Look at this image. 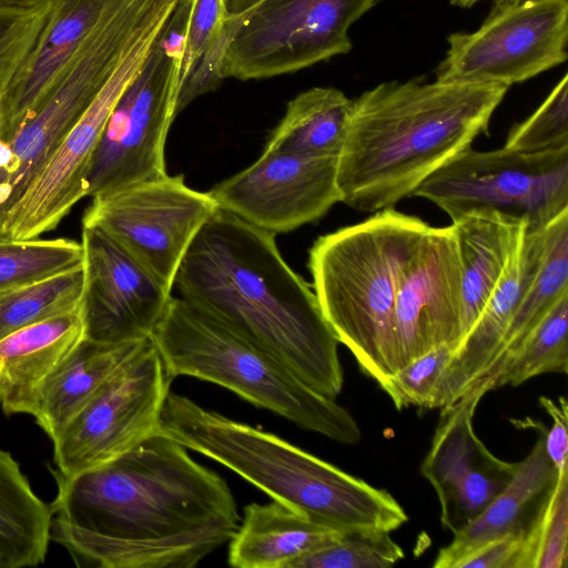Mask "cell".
Masks as SVG:
<instances>
[{"label": "cell", "instance_id": "cell-1", "mask_svg": "<svg viewBox=\"0 0 568 568\" xmlns=\"http://www.w3.org/2000/svg\"><path fill=\"white\" fill-rule=\"evenodd\" d=\"M187 448L155 434L99 467L51 469V540L77 566L193 568L236 532L241 517L225 480Z\"/></svg>", "mask_w": 568, "mask_h": 568}, {"label": "cell", "instance_id": "cell-2", "mask_svg": "<svg viewBox=\"0 0 568 568\" xmlns=\"http://www.w3.org/2000/svg\"><path fill=\"white\" fill-rule=\"evenodd\" d=\"M173 288L315 392L341 394L339 342L314 291L282 257L275 234L219 209L186 251Z\"/></svg>", "mask_w": 568, "mask_h": 568}, {"label": "cell", "instance_id": "cell-3", "mask_svg": "<svg viewBox=\"0 0 568 568\" xmlns=\"http://www.w3.org/2000/svg\"><path fill=\"white\" fill-rule=\"evenodd\" d=\"M508 87L387 81L354 100L337 158L341 202L365 213L393 209L486 133Z\"/></svg>", "mask_w": 568, "mask_h": 568}, {"label": "cell", "instance_id": "cell-4", "mask_svg": "<svg viewBox=\"0 0 568 568\" xmlns=\"http://www.w3.org/2000/svg\"><path fill=\"white\" fill-rule=\"evenodd\" d=\"M156 434L216 460L273 500L334 529L390 532L408 520L386 489L186 396L169 393Z\"/></svg>", "mask_w": 568, "mask_h": 568}, {"label": "cell", "instance_id": "cell-5", "mask_svg": "<svg viewBox=\"0 0 568 568\" xmlns=\"http://www.w3.org/2000/svg\"><path fill=\"white\" fill-rule=\"evenodd\" d=\"M428 224L394 209L320 236L308 270L322 313L364 374L383 388L399 368V276Z\"/></svg>", "mask_w": 568, "mask_h": 568}, {"label": "cell", "instance_id": "cell-6", "mask_svg": "<svg viewBox=\"0 0 568 568\" xmlns=\"http://www.w3.org/2000/svg\"><path fill=\"white\" fill-rule=\"evenodd\" d=\"M169 374L217 384L296 426L341 444L362 432L354 417L294 375L280 361L235 335L180 297L151 335Z\"/></svg>", "mask_w": 568, "mask_h": 568}, {"label": "cell", "instance_id": "cell-7", "mask_svg": "<svg viewBox=\"0 0 568 568\" xmlns=\"http://www.w3.org/2000/svg\"><path fill=\"white\" fill-rule=\"evenodd\" d=\"M379 1L258 0L229 16L219 75L263 80L346 54L351 27Z\"/></svg>", "mask_w": 568, "mask_h": 568}, {"label": "cell", "instance_id": "cell-8", "mask_svg": "<svg viewBox=\"0 0 568 568\" xmlns=\"http://www.w3.org/2000/svg\"><path fill=\"white\" fill-rule=\"evenodd\" d=\"M186 23V13L174 11L112 110L93 156L89 196L168 174L164 148L178 115Z\"/></svg>", "mask_w": 568, "mask_h": 568}, {"label": "cell", "instance_id": "cell-9", "mask_svg": "<svg viewBox=\"0 0 568 568\" xmlns=\"http://www.w3.org/2000/svg\"><path fill=\"white\" fill-rule=\"evenodd\" d=\"M413 196L436 204L452 221L490 210L537 230L568 209V146L534 153L469 146L428 176Z\"/></svg>", "mask_w": 568, "mask_h": 568}, {"label": "cell", "instance_id": "cell-10", "mask_svg": "<svg viewBox=\"0 0 568 568\" xmlns=\"http://www.w3.org/2000/svg\"><path fill=\"white\" fill-rule=\"evenodd\" d=\"M170 16L154 14L128 48L93 101L0 224V241H29L54 231L89 196L93 156L116 102L139 75Z\"/></svg>", "mask_w": 568, "mask_h": 568}, {"label": "cell", "instance_id": "cell-11", "mask_svg": "<svg viewBox=\"0 0 568 568\" xmlns=\"http://www.w3.org/2000/svg\"><path fill=\"white\" fill-rule=\"evenodd\" d=\"M173 377L151 337L111 376L53 443L57 473L110 463L156 434Z\"/></svg>", "mask_w": 568, "mask_h": 568}, {"label": "cell", "instance_id": "cell-12", "mask_svg": "<svg viewBox=\"0 0 568 568\" xmlns=\"http://www.w3.org/2000/svg\"><path fill=\"white\" fill-rule=\"evenodd\" d=\"M91 197L82 226L102 230L171 290L191 243L220 209L209 192L189 187L183 175L165 174Z\"/></svg>", "mask_w": 568, "mask_h": 568}, {"label": "cell", "instance_id": "cell-13", "mask_svg": "<svg viewBox=\"0 0 568 568\" xmlns=\"http://www.w3.org/2000/svg\"><path fill=\"white\" fill-rule=\"evenodd\" d=\"M568 0H525L491 11L473 32L447 38L436 80L511 87L567 60Z\"/></svg>", "mask_w": 568, "mask_h": 568}, {"label": "cell", "instance_id": "cell-14", "mask_svg": "<svg viewBox=\"0 0 568 568\" xmlns=\"http://www.w3.org/2000/svg\"><path fill=\"white\" fill-rule=\"evenodd\" d=\"M337 158H306L265 148L248 168L215 184L220 209L266 232L293 231L341 202Z\"/></svg>", "mask_w": 568, "mask_h": 568}, {"label": "cell", "instance_id": "cell-15", "mask_svg": "<svg viewBox=\"0 0 568 568\" xmlns=\"http://www.w3.org/2000/svg\"><path fill=\"white\" fill-rule=\"evenodd\" d=\"M463 272L453 226H428L399 276L395 322L399 367L462 339Z\"/></svg>", "mask_w": 568, "mask_h": 568}, {"label": "cell", "instance_id": "cell-16", "mask_svg": "<svg viewBox=\"0 0 568 568\" xmlns=\"http://www.w3.org/2000/svg\"><path fill=\"white\" fill-rule=\"evenodd\" d=\"M85 337L121 343L151 337L172 290L97 226H82Z\"/></svg>", "mask_w": 568, "mask_h": 568}, {"label": "cell", "instance_id": "cell-17", "mask_svg": "<svg viewBox=\"0 0 568 568\" xmlns=\"http://www.w3.org/2000/svg\"><path fill=\"white\" fill-rule=\"evenodd\" d=\"M486 393L474 388L440 408L420 473L433 486L440 523L453 534L480 514L511 480L518 462L495 456L477 437L473 420Z\"/></svg>", "mask_w": 568, "mask_h": 568}, {"label": "cell", "instance_id": "cell-18", "mask_svg": "<svg viewBox=\"0 0 568 568\" xmlns=\"http://www.w3.org/2000/svg\"><path fill=\"white\" fill-rule=\"evenodd\" d=\"M550 232L551 222L537 230H526L520 252L479 317L453 351L429 409L458 400L487 368L544 260Z\"/></svg>", "mask_w": 568, "mask_h": 568}, {"label": "cell", "instance_id": "cell-19", "mask_svg": "<svg viewBox=\"0 0 568 568\" xmlns=\"http://www.w3.org/2000/svg\"><path fill=\"white\" fill-rule=\"evenodd\" d=\"M105 1L54 0L32 50L0 94V140L10 139L36 113Z\"/></svg>", "mask_w": 568, "mask_h": 568}, {"label": "cell", "instance_id": "cell-20", "mask_svg": "<svg viewBox=\"0 0 568 568\" xmlns=\"http://www.w3.org/2000/svg\"><path fill=\"white\" fill-rule=\"evenodd\" d=\"M85 338L83 303L0 341V405L32 416L45 384Z\"/></svg>", "mask_w": 568, "mask_h": 568}, {"label": "cell", "instance_id": "cell-21", "mask_svg": "<svg viewBox=\"0 0 568 568\" xmlns=\"http://www.w3.org/2000/svg\"><path fill=\"white\" fill-rule=\"evenodd\" d=\"M452 222L463 272V339L520 252L527 224L490 210Z\"/></svg>", "mask_w": 568, "mask_h": 568}, {"label": "cell", "instance_id": "cell-22", "mask_svg": "<svg viewBox=\"0 0 568 568\" xmlns=\"http://www.w3.org/2000/svg\"><path fill=\"white\" fill-rule=\"evenodd\" d=\"M342 531L276 500L251 503L230 540L227 561L235 568H290L294 560Z\"/></svg>", "mask_w": 568, "mask_h": 568}, {"label": "cell", "instance_id": "cell-23", "mask_svg": "<svg viewBox=\"0 0 568 568\" xmlns=\"http://www.w3.org/2000/svg\"><path fill=\"white\" fill-rule=\"evenodd\" d=\"M149 339L103 343L85 337L42 389L32 414L39 427L53 442Z\"/></svg>", "mask_w": 568, "mask_h": 568}, {"label": "cell", "instance_id": "cell-24", "mask_svg": "<svg viewBox=\"0 0 568 568\" xmlns=\"http://www.w3.org/2000/svg\"><path fill=\"white\" fill-rule=\"evenodd\" d=\"M557 475L558 471L546 453L541 432L530 453L518 462L508 485L480 514L454 532L453 540L438 551L433 567L452 568L459 557L474 548L508 532L524 529L525 516L532 504L539 501Z\"/></svg>", "mask_w": 568, "mask_h": 568}, {"label": "cell", "instance_id": "cell-25", "mask_svg": "<svg viewBox=\"0 0 568 568\" xmlns=\"http://www.w3.org/2000/svg\"><path fill=\"white\" fill-rule=\"evenodd\" d=\"M53 513L32 489L19 463L0 448V568L44 562Z\"/></svg>", "mask_w": 568, "mask_h": 568}, {"label": "cell", "instance_id": "cell-26", "mask_svg": "<svg viewBox=\"0 0 568 568\" xmlns=\"http://www.w3.org/2000/svg\"><path fill=\"white\" fill-rule=\"evenodd\" d=\"M354 100L332 87L307 89L286 105L265 148L306 158H338Z\"/></svg>", "mask_w": 568, "mask_h": 568}, {"label": "cell", "instance_id": "cell-27", "mask_svg": "<svg viewBox=\"0 0 568 568\" xmlns=\"http://www.w3.org/2000/svg\"><path fill=\"white\" fill-rule=\"evenodd\" d=\"M568 292V209L551 221L544 260L525 292L506 334L487 368L474 384L488 393L517 347L550 306Z\"/></svg>", "mask_w": 568, "mask_h": 568}, {"label": "cell", "instance_id": "cell-28", "mask_svg": "<svg viewBox=\"0 0 568 568\" xmlns=\"http://www.w3.org/2000/svg\"><path fill=\"white\" fill-rule=\"evenodd\" d=\"M84 288L83 264L0 292V341L22 327L79 307Z\"/></svg>", "mask_w": 568, "mask_h": 568}, {"label": "cell", "instance_id": "cell-29", "mask_svg": "<svg viewBox=\"0 0 568 568\" xmlns=\"http://www.w3.org/2000/svg\"><path fill=\"white\" fill-rule=\"evenodd\" d=\"M568 292L564 293L527 334L496 377L493 389L518 386L547 373L568 371Z\"/></svg>", "mask_w": 568, "mask_h": 568}, {"label": "cell", "instance_id": "cell-30", "mask_svg": "<svg viewBox=\"0 0 568 568\" xmlns=\"http://www.w3.org/2000/svg\"><path fill=\"white\" fill-rule=\"evenodd\" d=\"M568 469L558 473L525 526L520 568H567Z\"/></svg>", "mask_w": 568, "mask_h": 568}, {"label": "cell", "instance_id": "cell-31", "mask_svg": "<svg viewBox=\"0 0 568 568\" xmlns=\"http://www.w3.org/2000/svg\"><path fill=\"white\" fill-rule=\"evenodd\" d=\"M84 264L81 242L58 239L0 241V292Z\"/></svg>", "mask_w": 568, "mask_h": 568}, {"label": "cell", "instance_id": "cell-32", "mask_svg": "<svg viewBox=\"0 0 568 568\" xmlns=\"http://www.w3.org/2000/svg\"><path fill=\"white\" fill-rule=\"evenodd\" d=\"M404 558L389 532L346 530L294 560L290 568H387Z\"/></svg>", "mask_w": 568, "mask_h": 568}, {"label": "cell", "instance_id": "cell-33", "mask_svg": "<svg viewBox=\"0 0 568 568\" xmlns=\"http://www.w3.org/2000/svg\"><path fill=\"white\" fill-rule=\"evenodd\" d=\"M229 16L226 0H189L180 90L192 73L209 83L219 80L222 37Z\"/></svg>", "mask_w": 568, "mask_h": 568}, {"label": "cell", "instance_id": "cell-34", "mask_svg": "<svg viewBox=\"0 0 568 568\" xmlns=\"http://www.w3.org/2000/svg\"><path fill=\"white\" fill-rule=\"evenodd\" d=\"M568 146V75L552 88L544 102L508 132L504 148L534 153Z\"/></svg>", "mask_w": 568, "mask_h": 568}, {"label": "cell", "instance_id": "cell-35", "mask_svg": "<svg viewBox=\"0 0 568 568\" xmlns=\"http://www.w3.org/2000/svg\"><path fill=\"white\" fill-rule=\"evenodd\" d=\"M54 0L32 7L0 6V94L32 50Z\"/></svg>", "mask_w": 568, "mask_h": 568}, {"label": "cell", "instance_id": "cell-36", "mask_svg": "<svg viewBox=\"0 0 568 568\" xmlns=\"http://www.w3.org/2000/svg\"><path fill=\"white\" fill-rule=\"evenodd\" d=\"M453 354L449 345L438 346L399 367L382 388L397 409L429 408L440 377Z\"/></svg>", "mask_w": 568, "mask_h": 568}, {"label": "cell", "instance_id": "cell-37", "mask_svg": "<svg viewBox=\"0 0 568 568\" xmlns=\"http://www.w3.org/2000/svg\"><path fill=\"white\" fill-rule=\"evenodd\" d=\"M525 528L489 540L459 557L452 568H520Z\"/></svg>", "mask_w": 568, "mask_h": 568}, {"label": "cell", "instance_id": "cell-38", "mask_svg": "<svg viewBox=\"0 0 568 568\" xmlns=\"http://www.w3.org/2000/svg\"><path fill=\"white\" fill-rule=\"evenodd\" d=\"M539 403L551 417L550 429L544 430L546 453L557 471L568 469V405L564 396L558 400L541 396Z\"/></svg>", "mask_w": 568, "mask_h": 568}, {"label": "cell", "instance_id": "cell-39", "mask_svg": "<svg viewBox=\"0 0 568 568\" xmlns=\"http://www.w3.org/2000/svg\"><path fill=\"white\" fill-rule=\"evenodd\" d=\"M257 1L258 0H226L227 11L230 14H237L245 11Z\"/></svg>", "mask_w": 568, "mask_h": 568}, {"label": "cell", "instance_id": "cell-40", "mask_svg": "<svg viewBox=\"0 0 568 568\" xmlns=\"http://www.w3.org/2000/svg\"><path fill=\"white\" fill-rule=\"evenodd\" d=\"M480 0H450V3L457 7L469 8ZM494 7H501L506 4L517 3L525 0H491Z\"/></svg>", "mask_w": 568, "mask_h": 568}, {"label": "cell", "instance_id": "cell-41", "mask_svg": "<svg viewBox=\"0 0 568 568\" xmlns=\"http://www.w3.org/2000/svg\"><path fill=\"white\" fill-rule=\"evenodd\" d=\"M44 0H0L3 7H32Z\"/></svg>", "mask_w": 568, "mask_h": 568}]
</instances>
